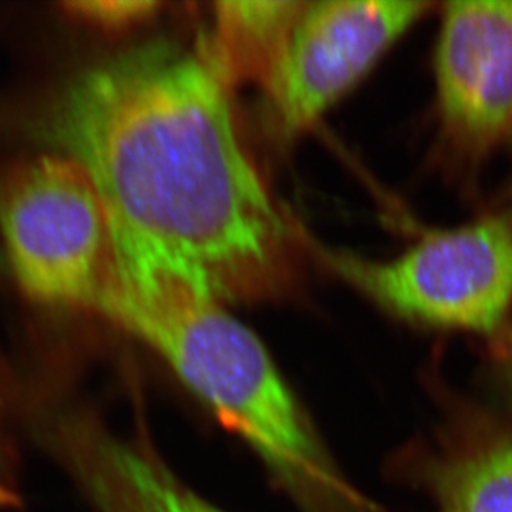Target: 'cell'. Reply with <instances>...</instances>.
<instances>
[{
	"label": "cell",
	"instance_id": "cell-1",
	"mask_svg": "<svg viewBox=\"0 0 512 512\" xmlns=\"http://www.w3.org/2000/svg\"><path fill=\"white\" fill-rule=\"evenodd\" d=\"M39 130L92 181L114 249L200 272L224 301L274 278L289 227L204 49L156 40L96 64L56 93Z\"/></svg>",
	"mask_w": 512,
	"mask_h": 512
},
{
	"label": "cell",
	"instance_id": "cell-2",
	"mask_svg": "<svg viewBox=\"0 0 512 512\" xmlns=\"http://www.w3.org/2000/svg\"><path fill=\"white\" fill-rule=\"evenodd\" d=\"M200 272L113 251L96 312L156 350L308 512H352L349 490L254 332Z\"/></svg>",
	"mask_w": 512,
	"mask_h": 512
},
{
	"label": "cell",
	"instance_id": "cell-3",
	"mask_svg": "<svg viewBox=\"0 0 512 512\" xmlns=\"http://www.w3.org/2000/svg\"><path fill=\"white\" fill-rule=\"evenodd\" d=\"M0 238L23 291L96 311L111 269L106 212L92 181L63 154L0 168Z\"/></svg>",
	"mask_w": 512,
	"mask_h": 512
},
{
	"label": "cell",
	"instance_id": "cell-4",
	"mask_svg": "<svg viewBox=\"0 0 512 512\" xmlns=\"http://www.w3.org/2000/svg\"><path fill=\"white\" fill-rule=\"evenodd\" d=\"M313 249L349 284L404 318L491 332L512 302V217L430 232L389 261Z\"/></svg>",
	"mask_w": 512,
	"mask_h": 512
},
{
	"label": "cell",
	"instance_id": "cell-5",
	"mask_svg": "<svg viewBox=\"0 0 512 512\" xmlns=\"http://www.w3.org/2000/svg\"><path fill=\"white\" fill-rule=\"evenodd\" d=\"M402 0L306 2L265 84L281 127L306 130L429 8Z\"/></svg>",
	"mask_w": 512,
	"mask_h": 512
},
{
	"label": "cell",
	"instance_id": "cell-6",
	"mask_svg": "<svg viewBox=\"0 0 512 512\" xmlns=\"http://www.w3.org/2000/svg\"><path fill=\"white\" fill-rule=\"evenodd\" d=\"M444 126L484 150L512 126V2L448 3L436 59Z\"/></svg>",
	"mask_w": 512,
	"mask_h": 512
},
{
	"label": "cell",
	"instance_id": "cell-7",
	"mask_svg": "<svg viewBox=\"0 0 512 512\" xmlns=\"http://www.w3.org/2000/svg\"><path fill=\"white\" fill-rule=\"evenodd\" d=\"M83 477L103 512H224L205 501L146 447L92 436L80 457Z\"/></svg>",
	"mask_w": 512,
	"mask_h": 512
},
{
	"label": "cell",
	"instance_id": "cell-8",
	"mask_svg": "<svg viewBox=\"0 0 512 512\" xmlns=\"http://www.w3.org/2000/svg\"><path fill=\"white\" fill-rule=\"evenodd\" d=\"M305 6L301 0L214 3V32L204 52L228 84L249 80L265 86Z\"/></svg>",
	"mask_w": 512,
	"mask_h": 512
},
{
	"label": "cell",
	"instance_id": "cell-9",
	"mask_svg": "<svg viewBox=\"0 0 512 512\" xmlns=\"http://www.w3.org/2000/svg\"><path fill=\"white\" fill-rule=\"evenodd\" d=\"M436 491L443 512H512V439L441 468Z\"/></svg>",
	"mask_w": 512,
	"mask_h": 512
},
{
	"label": "cell",
	"instance_id": "cell-10",
	"mask_svg": "<svg viewBox=\"0 0 512 512\" xmlns=\"http://www.w3.org/2000/svg\"><path fill=\"white\" fill-rule=\"evenodd\" d=\"M64 12L74 19L101 28H124L156 13L161 3L153 0H89L64 3Z\"/></svg>",
	"mask_w": 512,
	"mask_h": 512
},
{
	"label": "cell",
	"instance_id": "cell-11",
	"mask_svg": "<svg viewBox=\"0 0 512 512\" xmlns=\"http://www.w3.org/2000/svg\"><path fill=\"white\" fill-rule=\"evenodd\" d=\"M18 504V498L15 497L8 488L0 485V511L6 510V508L15 507Z\"/></svg>",
	"mask_w": 512,
	"mask_h": 512
}]
</instances>
